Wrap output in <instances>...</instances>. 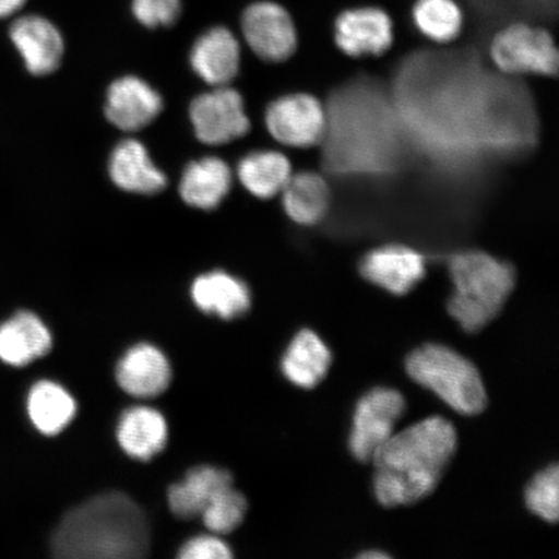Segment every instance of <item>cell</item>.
Here are the masks:
<instances>
[{"instance_id":"4fadbf2b","label":"cell","mask_w":559,"mask_h":559,"mask_svg":"<svg viewBox=\"0 0 559 559\" xmlns=\"http://www.w3.org/2000/svg\"><path fill=\"white\" fill-rule=\"evenodd\" d=\"M10 38L31 74L45 76L59 69L64 39L51 21L38 15L20 17L10 27Z\"/></svg>"},{"instance_id":"ac0fdd59","label":"cell","mask_w":559,"mask_h":559,"mask_svg":"<svg viewBox=\"0 0 559 559\" xmlns=\"http://www.w3.org/2000/svg\"><path fill=\"white\" fill-rule=\"evenodd\" d=\"M233 187V171L218 157L193 160L186 167L179 185L181 200L188 206L214 210L227 198Z\"/></svg>"},{"instance_id":"4316f807","label":"cell","mask_w":559,"mask_h":559,"mask_svg":"<svg viewBox=\"0 0 559 559\" xmlns=\"http://www.w3.org/2000/svg\"><path fill=\"white\" fill-rule=\"evenodd\" d=\"M247 510L248 502L245 496L229 486L214 496L201 516L205 526L213 533L228 534L240 526Z\"/></svg>"},{"instance_id":"44dd1931","label":"cell","mask_w":559,"mask_h":559,"mask_svg":"<svg viewBox=\"0 0 559 559\" xmlns=\"http://www.w3.org/2000/svg\"><path fill=\"white\" fill-rule=\"evenodd\" d=\"M229 486H233V475L227 471L213 466L193 467L181 484L169 489L171 512L179 519H194L204 512L215 495Z\"/></svg>"},{"instance_id":"603a6c76","label":"cell","mask_w":559,"mask_h":559,"mask_svg":"<svg viewBox=\"0 0 559 559\" xmlns=\"http://www.w3.org/2000/svg\"><path fill=\"white\" fill-rule=\"evenodd\" d=\"M117 438L129 456L146 461L165 449L167 425L156 409L134 407L122 415Z\"/></svg>"},{"instance_id":"3957f363","label":"cell","mask_w":559,"mask_h":559,"mask_svg":"<svg viewBox=\"0 0 559 559\" xmlns=\"http://www.w3.org/2000/svg\"><path fill=\"white\" fill-rule=\"evenodd\" d=\"M449 269L454 286L449 312L465 332H480L498 318L514 290L513 265L472 250L453 255Z\"/></svg>"},{"instance_id":"ffe728a7","label":"cell","mask_w":559,"mask_h":559,"mask_svg":"<svg viewBox=\"0 0 559 559\" xmlns=\"http://www.w3.org/2000/svg\"><path fill=\"white\" fill-rule=\"evenodd\" d=\"M330 347L310 330L300 331L282 360L283 373L298 388L312 389L325 379L332 366Z\"/></svg>"},{"instance_id":"30bf717a","label":"cell","mask_w":559,"mask_h":559,"mask_svg":"<svg viewBox=\"0 0 559 559\" xmlns=\"http://www.w3.org/2000/svg\"><path fill=\"white\" fill-rule=\"evenodd\" d=\"M334 40L352 58L383 55L393 46V20L379 7H355L335 19Z\"/></svg>"},{"instance_id":"484cf974","label":"cell","mask_w":559,"mask_h":559,"mask_svg":"<svg viewBox=\"0 0 559 559\" xmlns=\"http://www.w3.org/2000/svg\"><path fill=\"white\" fill-rule=\"evenodd\" d=\"M412 16L417 31L437 44H449L463 31L464 13L456 0H416Z\"/></svg>"},{"instance_id":"9a60e30c","label":"cell","mask_w":559,"mask_h":559,"mask_svg":"<svg viewBox=\"0 0 559 559\" xmlns=\"http://www.w3.org/2000/svg\"><path fill=\"white\" fill-rule=\"evenodd\" d=\"M108 170L111 181L124 192L156 194L167 186L166 175L153 164L148 151L135 139L116 145Z\"/></svg>"},{"instance_id":"7402d4cb","label":"cell","mask_w":559,"mask_h":559,"mask_svg":"<svg viewBox=\"0 0 559 559\" xmlns=\"http://www.w3.org/2000/svg\"><path fill=\"white\" fill-rule=\"evenodd\" d=\"M282 195L285 213L300 226L318 225L330 212L331 188L317 173L292 175Z\"/></svg>"},{"instance_id":"e0dca14e","label":"cell","mask_w":559,"mask_h":559,"mask_svg":"<svg viewBox=\"0 0 559 559\" xmlns=\"http://www.w3.org/2000/svg\"><path fill=\"white\" fill-rule=\"evenodd\" d=\"M50 331L37 314L20 311L0 324V360L24 367L50 353Z\"/></svg>"},{"instance_id":"8992f818","label":"cell","mask_w":559,"mask_h":559,"mask_svg":"<svg viewBox=\"0 0 559 559\" xmlns=\"http://www.w3.org/2000/svg\"><path fill=\"white\" fill-rule=\"evenodd\" d=\"M405 411L400 391L376 388L360 397L354 412L348 447L360 463L372 461L381 445L394 436V429Z\"/></svg>"},{"instance_id":"277c9868","label":"cell","mask_w":559,"mask_h":559,"mask_svg":"<svg viewBox=\"0 0 559 559\" xmlns=\"http://www.w3.org/2000/svg\"><path fill=\"white\" fill-rule=\"evenodd\" d=\"M405 368L411 379L435 393L461 415L484 412L487 393L478 369L454 349L428 344L408 355Z\"/></svg>"},{"instance_id":"6da1fadb","label":"cell","mask_w":559,"mask_h":559,"mask_svg":"<svg viewBox=\"0 0 559 559\" xmlns=\"http://www.w3.org/2000/svg\"><path fill=\"white\" fill-rule=\"evenodd\" d=\"M456 450L457 432L443 417L426 418L391 437L372 459L376 499L397 508L428 498Z\"/></svg>"},{"instance_id":"d6986e66","label":"cell","mask_w":559,"mask_h":559,"mask_svg":"<svg viewBox=\"0 0 559 559\" xmlns=\"http://www.w3.org/2000/svg\"><path fill=\"white\" fill-rule=\"evenodd\" d=\"M191 296L195 306L206 313L230 320L250 309L248 285L223 271H213L194 280Z\"/></svg>"},{"instance_id":"83f0119b","label":"cell","mask_w":559,"mask_h":559,"mask_svg":"<svg viewBox=\"0 0 559 559\" xmlns=\"http://www.w3.org/2000/svg\"><path fill=\"white\" fill-rule=\"evenodd\" d=\"M527 508L539 519L556 523L559 515V472L558 465L548 466L530 481L526 488Z\"/></svg>"},{"instance_id":"5bb4252c","label":"cell","mask_w":559,"mask_h":559,"mask_svg":"<svg viewBox=\"0 0 559 559\" xmlns=\"http://www.w3.org/2000/svg\"><path fill=\"white\" fill-rule=\"evenodd\" d=\"M240 62L239 40L222 26L202 34L191 51L194 73L214 87L228 86L239 74Z\"/></svg>"},{"instance_id":"1f68e13d","label":"cell","mask_w":559,"mask_h":559,"mask_svg":"<svg viewBox=\"0 0 559 559\" xmlns=\"http://www.w3.org/2000/svg\"><path fill=\"white\" fill-rule=\"evenodd\" d=\"M360 558L373 559V558H389L386 554H382V551H367V554H362Z\"/></svg>"},{"instance_id":"5b68a950","label":"cell","mask_w":559,"mask_h":559,"mask_svg":"<svg viewBox=\"0 0 559 559\" xmlns=\"http://www.w3.org/2000/svg\"><path fill=\"white\" fill-rule=\"evenodd\" d=\"M489 53L508 74L557 75L558 50L554 37L539 26L514 23L496 33Z\"/></svg>"},{"instance_id":"cb8c5ba5","label":"cell","mask_w":559,"mask_h":559,"mask_svg":"<svg viewBox=\"0 0 559 559\" xmlns=\"http://www.w3.org/2000/svg\"><path fill=\"white\" fill-rule=\"evenodd\" d=\"M245 190L269 200L283 192L292 177V165L283 153L257 151L245 156L237 167Z\"/></svg>"},{"instance_id":"52a82bcc","label":"cell","mask_w":559,"mask_h":559,"mask_svg":"<svg viewBox=\"0 0 559 559\" xmlns=\"http://www.w3.org/2000/svg\"><path fill=\"white\" fill-rule=\"evenodd\" d=\"M190 118L195 138L207 145H223L248 134L250 121L239 91L215 87L191 103Z\"/></svg>"},{"instance_id":"8fae6325","label":"cell","mask_w":559,"mask_h":559,"mask_svg":"<svg viewBox=\"0 0 559 559\" xmlns=\"http://www.w3.org/2000/svg\"><path fill=\"white\" fill-rule=\"evenodd\" d=\"M359 271L367 282L394 296H404L426 274L425 258L405 245H384L361 258Z\"/></svg>"},{"instance_id":"4dcf8cb0","label":"cell","mask_w":559,"mask_h":559,"mask_svg":"<svg viewBox=\"0 0 559 559\" xmlns=\"http://www.w3.org/2000/svg\"><path fill=\"white\" fill-rule=\"evenodd\" d=\"M27 0H0V19L15 15L26 4Z\"/></svg>"},{"instance_id":"2e32d148","label":"cell","mask_w":559,"mask_h":559,"mask_svg":"<svg viewBox=\"0 0 559 559\" xmlns=\"http://www.w3.org/2000/svg\"><path fill=\"white\" fill-rule=\"evenodd\" d=\"M118 384L126 393L138 397L163 394L171 380V368L166 356L151 345H138L129 349L118 362Z\"/></svg>"},{"instance_id":"7a4b0ae2","label":"cell","mask_w":559,"mask_h":559,"mask_svg":"<svg viewBox=\"0 0 559 559\" xmlns=\"http://www.w3.org/2000/svg\"><path fill=\"white\" fill-rule=\"evenodd\" d=\"M151 531L143 510L129 496H96L69 512L52 537L53 556L64 559L143 558Z\"/></svg>"},{"instance_id":"9c48e42d","label":"cell","mask_w":559,"mask_h":559,"mask_svg":"<svg viewBox=\"0 0 559 559\" xmlns=\"http://www.w3.org/2000/svg\"><path fill=\"white\" fill-rule=\"evenodd\" d=\"M245 40L258 58L283 62L297 50L298 35L290 13L275 2H258L245 10L241 21Z\"/></svg>"},{"instance_id":"ba28073f","label":"cell","mask_w":559,"mask_h":559,"mask_svg":"<svg viewBox=\"0 0 559 559\" xmlns=\"http://www.w3.org/2000/svg\"><path fill=\"white\" fill-rule=\"evenodd\" d=\"M264 122L272 138L295 148L318 144L326 129L323 105L309 94L278 97L265 110Z\"/></svg>"},{"instance_id":"7c38bea8","label":"cell","mask_w":559,"mask_h":559,"mask_svg":"<svg viewBox=\"0 0 559 559\" xmlns=\"http://www.w3.org/2000/svg\"><path fill=\"white\" fill-rule=\"evenodd\" d=\"M163 108V97L148 82L135 75H126L111 83L105 100L108 121L128 132L146 128Z\"/></svg>"},{"instance_id":"f1b7e54d","label":"cell","mask_w":559,"mask_h":559,"mask_svg":"<svg viewBox=\"0 0 559 559\" xmlns=\"http://www.w3.org/2000/svg\"><path fill=\"white\" fill-rule=\"evenodd\" d=\"M180 11V0H132L134 16L140 24L151 29L173 25Z\"/></svg>"},{"instance_id":"f546056e","label":"cell","mask_w":559,"mask_h":559,"mask_svg":"<svg viewBox=\"0 0 559 559\" xmlns=\"http://www.w3.org/2000/svg\"><path fill=\"white\" fill-rule=\"evenodd\" d=\"M233 557L225 542L213 536H199L186 543L180 549L179 558L183 559H227Z\"/></svg>"},{"instance_id":"d4e9b609","label":"cell","mask_w":559,"mask_h":559,"mask_svg":"<svg viewBox=\"0 0 559 559\" xmlns=\"http://www.w3.org/2000/svg\"><path fill=\"white\" fill-rule=\"evenodd\" d=\"M75 402L64 388L51 381L35 383L27 396V414L41 435L56 436L72 421Z\"/></svg>"}]
</instances>
